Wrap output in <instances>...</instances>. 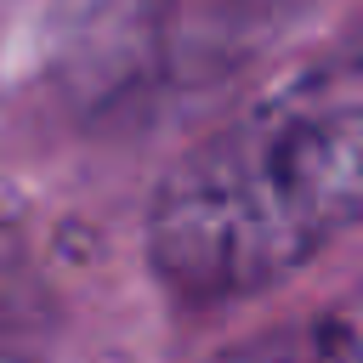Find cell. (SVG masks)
I'll use <instances>...</instances> for the list:
<instances>
[{"mask_svg":"<svg viewBox=\"0 0 363 363\" xmlns=\"http://www.w3.org/2000/svg\"><path fill=\"white\" fill-rule=\"evenodd\" d=\"M363 221V57L306 68L204 136L153 193L147 261L187 306L272 289Z\"/></svg>","mask_w":363,"mask_h":363,"instance_id":"6da1fadb","label":"cell"},{"mask_svg":"<svg viewBox=\"0 0 363 363\" xmlns=\"http://www.w3.org/2000/svg\"><path fill=\"white\" fill-rule=\"evenodd\" d=\"M0 363H51L45 289L6 221H0Z\"/></svg>","mask_w":363,"mask_h":363,"instance_id":"7a4b0ae2","label":"cell"},{"mask_svg":"<svg viewBox=\"0 0 363 363\" xmlns=\"http://www.w3.org/2000/svg\"><path fill=\"white\" fill-rule=\"evenodd\" d=\"M216 363H352V352L335 335H284V340H261Z\"/></svg>","mask_w":363,"mask_h":363,"instance_id":"3957f363","label":"cell"}]
</instances>
